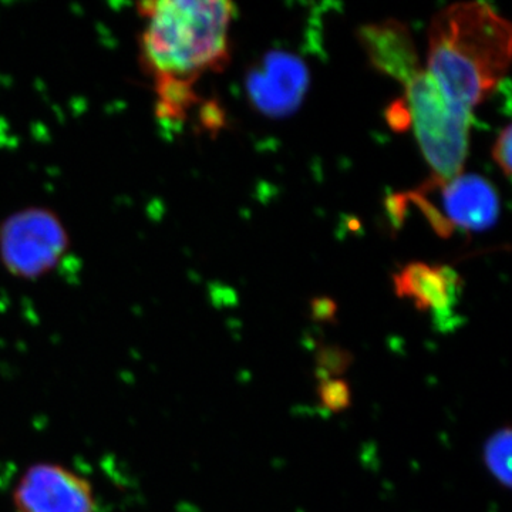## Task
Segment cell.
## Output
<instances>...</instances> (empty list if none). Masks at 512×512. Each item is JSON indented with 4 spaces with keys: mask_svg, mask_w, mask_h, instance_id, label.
Instances as JSON below:
<instances>
[{
    "mask_svg": "<svg viewBox=\"0 0 512 512\" xmlns=\"http://www.w3.org/2000/svg\"><path fill=\"white\" fill-rule=\"evenodd\" d=\"M69 249L66 225L49 208H23L0 222V262L16 278H43L55 271Z\"/></svg>",
    "mask_w": 512,
    "mask_h": 512,
    "instance_id": "obj_4",
    "label": "cell"
},
{
    "mask_svg": "<svg viewBox=\"0 0 512 512\" xmlns=\"http://www.w3.org/2000/svg\"><path fill=\"white\" fill-rule=\"evenodd\" d=\"M18 512H97L93 487L86 478L59 464H35L13 491Z\"/></svg>",
    "mask_w": 512,
    "mask_h": 512,
    "instance_id": "obj_5",
    "label": "cell"
},
{
    "mask_svg": "<svg viewBox=\"0 0 512 512\" xmlns=\"http://www.w3.org/2000/svg\"><path fill=\"white\" fill-rule=\"evenodd\" d=\"M353 357L349 352L336 348V346H326L318 352V370L319 380L328 379V377H342L348 370Z\"/></svg>",
    "mask_w": 512,
    "mask_h": 512,
    "instance_id": "obj_12",
    "label": "cell"
},
{
    "mask_svg": "<svg viewBox=\"0 0 512 512\" xmlns=\"http://www.w3.org/2000/svg\"><path fill=\"white\" fill-rule=\"evenodd\" d=\"M245 86L256 110L281 119L295 113L305 99L309 70L299 57L275 50L249 70Z\"/></svg>",
    "mask_w": 512,
    "mask_h": 512,
    "instance_id": "obj_6",
    "label": "cell"
},
{
    "mask_svg": "<svg viewBox=\"0 0 512 512\" xmlns=\"http://www.w3.org/2000/svg\"><path fill=\"white\" fill-rule=\"evenodd\" d=\"M511 126L508 124L507 127L501 131L497 141L493 146V160L497 163L498 167L501 168L505 177L510 178L511 175Z\"/></svg>",
    "mask_w": 512,
    "mask_h": 512,
    "instance_id": "obj_13",
    "label": "cell"
},
{
    "mask_svg": "<svg viewBox=\"0 0 512 512\" xmlns=\"http://www.w3.org/2000/svg\"><path fill=\"white\" fill-rule=\"evenodd\" d=\"M387 120H389L390 126L397 131L406 130L410 126V114L407 109L406 100L402 99L396 101L389 111H387Z\"/></svg>",
    "mask_w": 512,
    "mask_h": 512,
    "instance_id": "obj_14",
    "label": "cell"
},
{
    "mask_svg": "<svg viewBox=\"0 0 512 512\" xmlns=\"http://www.w3.org/2000/svg\"><path fill=\"white\" fill-rule=\"evenodd\" d=\"M441 192L443 221L453 234L454 229L484 231L493 227L500 215V200L493 184L476 174H461L441 183L433 180Z\"/></svg>",
    "mask_w": 512,
    "mask_h": 512,
    "instance_id": "obj_7",
    "label": "cell"
},
{
    "mask_svg": "<svg viewBox=\"0 0 512 512\" xmlns=\"http://www.w3.org/2000/svg\"><path fill=\"white\" fill-rule=\"evenodd\" d=\"M319 402L332 413L345 412L352 406V389L342 377H328L319 380Z\"/></svg>",
    "mask_w": 512,
    "mask_h": 512,
    "instance_id": "obj_11",
    "label": "cell"
},
{
    "mask_svg": "<svg viewBox=\"0 0 512 512\" xmlns=\"http://www.w3.org/2000/svg\"><path fill=\"white\" fill-rule=\"evenodd\" d=\"M393 286L399 298L412 299L419 311L444 313L453 305L461 282L448 266L412 262L393 276Z\"/></svg>",
    "mask_w": 512,
    "mask_h": 512,
    "instance_id": "obj_9",
    "label": "cell"
},
{
    "mask_svg": "<svg viewBox=\"0 0 512 512\" xmlns=\"http://www.w3.org/2000/svg\"><path fill=\"white\" fill-rule=\"evenodd\" d=\"M312 318L318 322H330L336 318L338 306L329 298H318L312 301L311 305Z\"/></svg>",
    "mask_w": 512,
    "mask_h": 512,
    "instance_id": "obj_15",
    "label": "cell"
},
{
    "mask_svg": "<svg viewBox=\"0 0 512 512\" xmlns=\"http://www.w3.org/2000/svg\"><path fill=\"white\" fill-rule=\"evenodd\" d=\"M357 36L375 69L403 86L423 70L412 33L403 23L387 20L363 26Z\"/></svg>",
    "mask_w": 512,
    "mask_h": 512,
    "instance_id": "obj_8",
    "label": "cell"
},
{
    "mask_svg": "<svg viewBox=\"0 0 512 512\" xmlns=\"http://www.w3.org/2000/svg\"><path fill=\"white\" fill-rule=\"evenodd\" d=\"M511 49L510 22L490 5L456 3L431 22L426 72L451 107L473 114L510 69Z\"/></svg>",
    "mask_w": 512,
    "mask_h": 512,
    "instance_id": "obj_1",
    "label": "cell"
},
{
    "mask_svg": "<svg viewBox=\"0 0 512 512\" xmlns=\"http://www.w3.org/2000/svg\"><path fill=\"white\" fill-rule=\"evenodd\" d=\"M407 109L433 180L447 183L463 174L473 114L451 107L426 70L406 84Z\"/></svg>",
    "mask_w": 512,
    "mask_h": 512,
    "instance_id": "obj_3",
    "label": "cell"
},
{
    "mask_svg": "<svg viewBox=\"0 0 512 512\" xmlns=\"http://www.w3.org/2000/svg\"><path fill=\"white\" fill-rule=\"evenodd\" d=\"M144 20L140 53L157 82L195 84L202 74L224 69L235 6L221 0H156L137 6Z\"/></svg>",
    "mask_w": 512,
    "mask_h": 512,
    "instance_id": "obj_2",
    "label": "cell"
},
{
    "mask_svg": "<svg viewBox=\"0 0 512 512\" xmlns=\"http://www.w3.org/2000/svg\"><path fill=\"white\" fill-rule=\"evenodd\" d=\"M511 430L508 427L494 433L485 443L483 458L485 467L503 487H511Z\"/></svg>",
    "mask_w": 512,
    "mask_h": 512,
    "instance_id": "obj_10",
    "label": "cell"
}]
</instances>
